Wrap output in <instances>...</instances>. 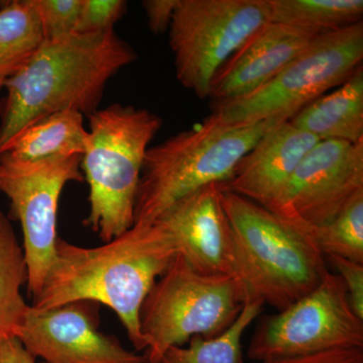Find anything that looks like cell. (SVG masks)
I'll list each match as a JSON object with an SVG mask.
<instances>
[{"label":"cell","mask_w":363,"mask_h":363,"mask_svg":"<svg viewBox=\"0 0 363 363\" xmlns=\"http://www.w3.org/2000/svg\"><path fill=\"white\" fill-rule=\"evenodd\" d=\"M178 253L175 238L157 221L133 225L97 247H78L58 238L56 257L32 307L47 310L80 301L108 306L135 350H145L140 308Z\"/></svg>","instance_id":"6da1fadb"},{"label":"cell","mask_w":363,"mask_h":363,"mask_svg":"<svg viewBox=\"0 0 363 363\" xmlns=\"http://www.w3.org/2000/svg\"><path fill=\"white\" fill-rule=\"evenodd\" d=\"M319 35L269 21L219 68L208 97L221 104L250 94L276 77Z\"/></svg>","instance_id":"5bb4252c"},{"label":"cell","mask_w":363,"mask_h":363,"mask_svg":"<svg viewBox=\"0 0 363 363\" xmlns=\"http://www.w3.org/2000/svg\"><path fill=\"white\" fill-rule=\"evenodd\" d=\"M269 21L267 0H179L169 28L179 82L209 96L216 72Z\"/></svg>","instance_id":"ba28073f"},{"label":"cell","mask_w":363,"mask_h":363,"mask_svg":"<svg viewBox=\"0 0 363 363\" xmlns=\"http://www.w3.org/2000/svg\"><path fill=\"white\" fill-rule=\"evenodd\" d=\"M28 284L23 247L11 219L0 211V341L18 337L26 312L21 288Z\"/></svg>","instance_id":"d6986e66"},{"label":"cell","mask_w":363,"mask_h":363,"mask_svg":"<svg viewBox=\"0 0 363 363\" xmlns=\"http://www.w3.org/2000/svg\"><path fill=\"white\" fill-rule=\"evenodd\" d=\"M325 257H339L363 264V192L355 195L331 221L311 229Z\"/></svg>","instance_id":"7402d4cb"},{"label":"cell","mask_w":363,"mask_h":363,"mask_svg":"<svg viewBox=\"0 0 363 363\" xmlns=\"http://www.w3.org/2000/svg\"><path fill=\"white\" fill-rule=\"evenodd\" d=\"M298 130L321 140H363V68L343 84L308 104L290 119Z\"/></svg>","instance_id":"2e32d148"},{"label":"cell","mask_w":363,"mask_h":363,"mask_svg":"<svg viewBox=\"0 0 363 363\" xmlns=\"http://www.w3.org/2000/svg\"><path fill=\"white\" fill-rule=\"evenodd\" d=\"M264 306L259 301L245 303L240 316L220 336H193L187 347L173 346L156 363H243V333L259 316Z\"/></svg>","instance_id":"44dd1931"},{"label":"cell","mask_w":363,"mask_h":363,"mask_svg":"<svg viewBox=\"0 0 363 363\" xmlns=\"http://www.w3.org/2000/svg\"><path fill=\"white\" fill-rule=\"evenodd\" d=\"M363 23L322 33L276 77L245 96L214 104L228 126L289 121L317 98L343 84L362 66Z\"/></svg>","instance_id":"52a82bcc"},{"label":"cell","mask_w":363,"mask_h":363,"mask_svg":"<svg viewBox=\"0 0 363 363\" xmlns=\"http://www.w3.org/2000/svg\"><path fill=\"white\" fill-rule=\"evenodd\" d=\"M245 303L238 279L199 274L178 253L140 308L145 363H156L169 348L183 346L193 336H220L240 316Z\"/></svg>","instance_id":"8992f818"},{"label":"cell","mask_w":363,"mask_h":363,"mask_svg":"<svg viewBox=\"0 0 363 363\" xmlns=\"http://www.w3.org/2000/svg\"><path fill=\"white\" fill-rule=\"evenodd\" d=\"M269 21L333 32L362 23V0H267Z\"/></svg>","instance_id":"ffe728a7"},{"label":"cell","mask_w":363,"mask_h":363,"mask_svg":"<svg viewBox=\"0 0 363 363\" xmlns=\"http://www.w3.org/2000/svg\"><path fill=\"white\" fill-rule=\"evenodd\" d=\"M0 363H35L18 337L0 341Z\"/></svg>","instance_id":"83f0119b"},{"label":"cell","mask_w":363,"mask_h":363,"mask_svg":"<svg viewBox=\"0 0 363 363\" xmlns=\"http://www.w3.org/2000/svg\"><path fill=\"white\" fill-rule=\"evenodd\" d=\"M126 7L128 2L123 0H82L75 33L95 35L113 30Z\"/></svg>","instance_id":"cb8c5ba5"},{"label":"cell","mask_w":363,"mask_h":363,"mask_svg":"<svg viewBox=\"0 0 363 363\" xmlns=\"http://www.w3.org/2000/svg\"><path fill=\"white\" fill-rule=\"evenodd\" d=\"M260 363H363V348L324 351L304 357L281 358Z\"/></svg>","instance_id":"484cf974"},{"label":"cell","mask_w":363,"mask_h":363,"mask_svg":"<svg viewBox=\"0 0 363 363\" xmlns=\"http://www.w3.org/2000/svg\"><path fill=\"white\" fill-rule=\"evenodd\" d=\"M222 205L233 229L235 279L247 302L281 312L317 288L329 272L311 229L227 190Z\"/></svg>","instance_id":"3957f363"},{"label":"cell","mask_w":363,"mask_h":363,"mask_svg":"<svg viewBox=\"0 0 363 363\" xmlns=\"http://www.w3.org/2000/svg\"><path fill=\"white\" fill-rule=\"evenodd\" d=\"M343 279L353 312L363 320V264L339 257H326Z\"/></svg>","instance_id":"d4e9b609"},{"label":"cell","mask_w":363,"mask_h":363,"mask_svg":"<svg viewBox=\"0 0 363 363\" xmlns=\"http://www.w3.org/2000/svg\"><path fill=\"white\" fill-rule=\"evenodd\" d=\"M83 114L62 111L30 124L2 154L16 161L35 162L52 157L84 154L88 130Z\"/></svg>","instance_id":"e0dca14e"},{"label":"cell","mask_w":363,"mask_h":363,"mask_svg":"<svg viewBox=\"0 0 363 363\" xmlns=\"http://www.w3.org/2000/svg\"><path fill=\"white\" fill-rule=\"evenodd\" d=\"M363 192V140H321L294 172L279 217L305 228L331 221Z\"/></svg>","instance_id":"8fae6325"},{"label":"cell","mask_w":363,"mask_h":363,"mask_svg":"<svg viewBox=\"0 0 363 363\" xmlns=\"http://www.w3.org/2000/svg\"><path fill=\"white\" fill-rule=\"evenodd\" d=\"M43 42L32 0L0 1V90L23 70Z\"/></svg>","instance_id":"ac0fdd59"},{"label":"cell","mask_w":363,"mask_h":363,"mask_svg":"<svg viewBox=\"0 0 363 363\" xmlns=\"http://www.w3.org/2000/svg\"><path fill=\"white\" fill-rule=\"evenodd\" d=\"M223 183L198 189L174 203L155 221L166 227L193 269L235 279L233 229L222 205Z\"/></svg>","instance_id":"4fadbf2b"},{"label":"cell","mask_w":363,"mask_h":363,"mask_svg":"<svg viewBox=\"0 0 363 363\" xmlns=\"http://www.w3.org/2000/svg\"><path fill=\"white\" fill-rule=\"evenodd\" d=\"M39 16L44 40L63 39L75 33L82 0H32Z\"/></svg>","instance_id":"603a6c76"},{"label":"cell","mask_w":363,"mask_h":363,"mask_svg":"<svg viewBox=\"0 0 363 363\" xmlns=\"http://www.w3.org/2000/svg\"><path fill=\"white\" fill-rule=\"evenodd\" d=\"M179 0H145L143 6L147 16L150 30L154 33L169 30Z\"/></svg>","instance_id":"4316f807"},{"label":"cell","mask_w":363,"mask_h":363,"mask_svg":"<svg viewBox=\"0 0 363 363\" xmlns=\"http://www.w3.org/2000/svg\"><path fill=\"white\" fill-rule=\"evenodd\" d=\"M82 155L23 162L0 155V193L9 200V219L21 222L28 293L35 298L56 257L60 196L69 182L84 181Z\"/></svg>","instance_id":"30bf717a"},{"label":"cell","mask_w":363,"mask_h":363,"mask_svg":"<svg viewBox=\"0 0 363 363\" xmlns=\"http://www.w3.org/2000/svg\"><path fill=\"white\" fill-rule=\"evenodd\" d=\"M135 59L133 48L114 30L44 40L4 86L0 155L21 131L45 117L68 111L89 116L96 111L108 81Z\"/></svg>","instance_id":"7a4b0ae2"},{"label":"cell","mask_w":363,"mask_h":363,"mask_svg":"<svg viewBox=\"0 0 363 363\" xmlns=\"http://www.w3.org/2000/svg\"><path fill=\"white\" fill-rule=\"evenodd\" d=\"M363 348V320L353 312L343 279L328 272L290 307L260 319L247 357L255 362Z\"/></svg>","instance_id":"9c48e42d"},{"label":"cell","mask_w":363,"mask_h":363,"mask_svg":"<svg viewBox=\"0 0 363 363\" xmlns=\"http://www.w3.org/2000/svg\"><path fill=\"white\" fill-rule=\"evenodd\" d=\"M88 140L81 172L89 186L84 225L104 242L130 230L138 184L161 117L147 109L114 104L88 116Z\"/></svg>","instance_id":"5b68a950"},{"label":"cell","mask_w":363,"mask_h":363,"mask_svg":"<svg viewBox=\"0 0 363 363\" xmlns=\"http://www.w3.org/2000/svg\"><path fill=\"white\" fill-rule=\"evenodd\" d=\"M96 305L80 301L47 310L30 306L18 338L45 363H145V355L98 330Z\"/></svg>","instance_id":"7c38bea8"},{"label":"cell","mask_w":363,"mask_h":363,"mask_svg":"<svg viewBox=\"0 0 363 363\" xmlns=\"http://www.w3.org/2000/svg\"><path fill=\"white\" fill-rule=\"evenodd\" d=\"M318 142L290 121L277 124L241 157L224 186L279 216L294 172Z\"/></svg>","instance_id":"9a60e30c"},{"label":"cell","mask_w":363,"mask_h":363,"mask_svg":"<svg viewBox=\"0 0 363 363\" xmlns=\"http://www.w3.org/2000/svg\"><path fill=\"white\" fill-rule=\"evenodd\" d=\"M228 126L212 112L201 123L150 147L138 184L133 225H147L198 189L227 183L241 157L277 124Z\"/></svg>","instance_id":"277c9868"}]
</instances>
